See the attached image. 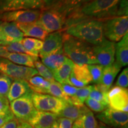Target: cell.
I'll return each mask as SVG.
<instances>
[{"label": "cell", "mask_w": 128, "mask_h": 128, "mask_svg": "<svg viewBox=\"0 0 128 128\" xmlns=\"http://www.w3.org/2000/svg\"><path fill=\"white\" fill-rule=\"evenodd\" d=\"M108 106L112 109L126 112L128 111V91L115 86L108 92Z\"/></svg>", "instance_id": "obj_13"}, {"label": "cell", "mask_w": 128, "mask_h": 128, "mask_svg": "<svg viewBox=\"0 0 128 128\" xmlns=\"http://www.w3.org/2000/svg\"><path fill=\"white\" fill-rule=\"evenodd\" d=\"M122 66L116 62H114L109 66L103 68L101 84L110 89L117 75L121 70Z\"/></svg>", "instance_id": "obj_25"}, {"label": "cell", "mask_w": 128, "mask_h": 128, "mask_svg": "<svg viewBox=\"0 0 128 128\" xmlns=\"http://www.w3.org/2000/svg\"><path fill=\"white\" fill-rule=\"evenodd\" d=\"M10 109V102L7 97H0V113L7 112Z\"/></svg>", "instance_id": "obj_43"}, {"label": "cell", "mask_w": 128, "mask_h": 128, "mask_svg": "<svg viewBox=\"0 0 128 128\" xmlns=\"http://www.w3.org/2000/svg\"><path fill=\"white\" fill-rule=\"evenodd\" d=\"M44 8L42 0H0V12Z\"/></svg>", "instance_id": "obj_12"}, {"label": "cell", "mask_w": 128, "mask_h": 128, "mask_svg": "<svg viewBox=\"0 0 128 128\" xmlns=\"http://www.w3.org/2000/svg\"><path fill=\"white\" fill-rule=\"evenodd\" d=\"M63 52L74 64H98L94 54L93 45L66 33L63 34Z\"/></svg>", "instance_id": "obj_1"}, {"label": "cell", "mask_w": 128, "mask_h": 128, "mask_svg": "<svg viewBox=\"0 0 128 128\" xmlns=\"http://www.w3.org/2000/svg\"><path fill=\"white\" fill-rule=\"evenodd\" d=\"M65 1V0H56L55 2H54V4H53L52 6H51V7H54V6H58V5H60V4H62V2H64Z\"/></svg>", "instance_id": "obj_48"}, {"label": "cell", "mask_w": 128, "mask_h": 128, "mask_svg": "<svg viewBox=\"0 0 128 128\" xmlns=\"http://www.w3.org/2000/svg\"><path fill=\"white\" fill-rule=\"evenodd\" d=\"M58 118V115L55 113L36 110L27 122L34 128H50Z\"/></svg>", "instance_id": "obj_17"}, {"label": "cell", "mask_w": 128, "mask_h": 128, "mask_svg": "<svg viewBox=\"0 0 128 128\" xmlns=\"http://www.w3.org/2000/svg\"><path fill=\"white\" fill-rule=\"evenodd\" d=\"M45 94H48L57 98H61L67 102H70V97L67 96L64 92L61 84L56 81L50 82L49 87L46 89Z\"/></svg>", "instance_id": "obj_29"}, {"label": "cell", "mask_w": 128, "mask_h": 128, "mask_svg": "<svg viewBox=\"0 0 128 128\" xmlns=\"http://www.w3.org/2000/svg\"><path fill=\"white\" fill-rule=\"evenodd\" d=\"M128 0H120L119 6H118V12L116 16L122 17L128 16Z\"/></svg>", "instance_id": "obj_39"}, {"label": "cell", "mask_w": 128, "mask_h": 128, "mask_svg": "<svg viewBox=\"0 0 128 128\" xmlns=\"http://www.w3.org/2000/svg\"><path fill=\"white\" fill-rule=\"evenodd\" d=\"M31 90L28 82L26 80H13L8 92L7 98L10 103L24 95Z\"/></svg>", "instance_id": "obj_19"}, {"label": "cell", "mask_w": 128, "mask_h": 128, "mask_svg": "<svg viewBox=\"0 0 128 128\" xmlns=\"http://www.w3.org/2000/svg\"><path fill=\"white\" fill-rule=\"evenodd\" d=\"M17 128H21V126H20V124H19V122H18V126H17Z\"/></svg>", "instance_id": "obj_52"}, {"label": "cell", "mask_w": 128, "mask_h": 128, "mask_svg": "<svg viewBox=\"0 0 128 128\" xmlns=\"http://www.w3.org/2000/svg\"><path fill=\"white\" fill-rule=\"evenodd\" d=\"M13 119H14V116L10 109L4 113H0V127Z\"/></svg>", "instance_id": "obj_41"}, {"label": "cell", "mask_w": 128, "mask_h": 128, "mask_svg": "<svg viewBox=\"0 0 128 128\" xmlns=\"http://www.w3.org/2000/svg\"><path fill=\"white\" fill-rule=\"evenodd\" d=\"M19 29L26 38H35L44 41L49 33L34 23H17Z\"/></svg>", "instance_id": "obj_18"}, {"label": "cell", "mask_w": 128, "mask_h": 128, "mask_svg": "<svg viewBox=\"0 0 128 128\" xmlns=\"http://www.w3.org/2000/svg\"><path fill=\"white\" fill-rule=\"evenodd\" d=\"M92 86H86L84 87L78 88L75 97L81 102L84 104L86 99L88 98V96L92 91Z\"/></svg>", "instance_id": "obj_37"}, {"label": "cell", "mask_w": 128, "mask_h": 128, "mask_svg": "<svg viewBox=\"0 0 128 128\" xmlns=\"http://www.w3.org/2000/svg\"><path fill=\"white\" fill-rule=\"evenodd\" d=\"M56 121L58 124V128H72L74 122L72 120L65 118H58Z\"/></svg>", "instance_id": "obj_40"}, {"label": "cell", "mask_w": 128, "mask_h": 128, "mask_svg": "<svg viewBox=\"0 0 128 128\" xmlns=\"http://www.w3.org/2000/svg\"><path fill=\"white\" fill-rule=\"evenodd\" d=\"M32 90L24 95L10 103V108L14 118L20 122H28L36 111L33 102Z\"/></svg>", "instance_id": "obj_6"}, {"label": "cell", "mask_w": 128, "mask_h": 128, "mask_svg": "<svg viewBox=\"0 0 128 128\" xmlns=\"http://www.w3.org/2000/svg\"><path fill=\"white\" fill-rule=\"evenodd\" d=\"M92 0H65L64 2L52 8L61 12L66 17V19L73 13L83 6L90 2Z\"/></svg>", "instance_id": "obj_21"}, {"label": "cell", "mask_w": 128, "mask_h": 128, "mask_svg": "<svg viewBox=\"0 0 128 128\" xmlns=\"http://www.w3.org/2000/svg\"><path fill=\"white\" fill-rule=\"evenodd\" d=\"M65 33L82 40L93 46L105 40L103 32V20L86 19L72 23L68 27Z\"/></svg>", "instance_id": "obj_2"}, {"label": "cell", "mask_w": 128, "mask_h": 128, "mask_svg": "<svg viewBox=\"0 0 128 128\" xmlns=\"http://www.w3.org/2000/svg\"><path fill=\"white\" fill-rule=\"evenodd\" d=\"M18 125V121L16 119H13L12 120L8 122L7 123L3 124L0 128H17Z\"/></svg>", "instance_id": "obj_44"}, {"label": "cell", "mask_w": 128, "mask_h": 128, "mask_svg": "<svg viewBox=\"0 0 128 128\" xmlns=\"http://www.w3.org/2000/svg\"><path fill=\"white\" fill-rule=\"evenodd\" d=\"M61 85L64 92H65V94H66L67 96L71 97H72L74 96H75V94H76V91H77L78 90V88L70 84H62Z\"/></svg>", "instance_id": "obj_42"}, {"label": "cell", "mask_w": 128, "mask_h": 128, "mask_svg": "<svg viewBox=\"0 0 128 128\" xmlns=\"http://www.w3.org/2000/svg\"><path fill=\"white\" fill-rule=\"evenodd\" d=\"M128 17H116L103 20V32L105 38L113 42H118L127 34Z\"/></svg>", "instance_id": "obj_5"}, {"label": "cell", "mask_w": 128, "mask_h": 128, "mask_svg": "<svg viewBox=\"0 0 128 128\" xmlns=\"http://www.w3.org/2000/svg\"><path fill=\"white\" fill-rule=\"evenodd\" d=\"M74 65V63L69 58H67L61 66L52 71L55 81L61 84L71 85L70 82V76Z\"/></svg>", "instance_id": "obj_20"}, {"label": "cell", "mask_w": 128, "mask_h": 128, "mask_svg": "<svg viewBox=\"0 0 128 128\" xmlns=\"http://www.w3.org/2000/svg\"><path fill=\"white\" fill-rule=\"evenodd\" d=\"M4 58L7 59L11 62L17 64L30 68H35L34 62L39 60L38 57L33 56L25 54L8 52Z\"/></svg>", "instance_id": "obj_24"}, {"label": "cell", "mask_w": 128, "mask_h": 128, "mask_svg": "<svg viewBox=\"0 0 128 128\" xmlns=\"http://www.w3.org/2000/svg\"><path fill=\"white\" fill-rule=\"evenodd\" d=\"M84 103L86 104V106H87L90 110L97 112V113L102 112L109 107L108 106H106L103 104L100 103V102H97V101L92 100V99L90 98H87L86 99Z\"/></svg>", "instance_id": "obj_35"}, {"label": "cell", "mask_w": 128, "mask_h": 128, "mask_svg": "<svg viewBox=\"0 0 128 128\" xmlns=\"http://www.w3.org/2000/svg\"><path fill=\"white\" fill-rule=\"evenodd\" d=\"M13 79L6 75L0 76V97H7Z\"/></svg>", "instance_id": "obj_34"}, {"label": "cell", "mask_w": 128, "mask_h": 128, "mask_svg": "<svg viewBox=\"0 0 128 128\" xmlns=\"http://www.w3.org/2000/svg\"><path fill=\"white\" fill-rule=\"evenodd\" d=\"M116 61L122 67L128 64V33L116 44Z\"/></svg>", "instance_id": "obj_23"}, {"label": "cell", "mask_w": 128, "mask_h": 128, "mask_svg": "<svg viewBox=\"0 0 128 128\" xmlns=\"http://www.w3.org/2000/svg\"><path fill=\"white\" fill-rule=\"evenodd\" d=\"M74 124L79 128H98V124L92 110L85 106L82 114Z\"/></svg>", "instance_id": "obj_22"}, {"label": "cell", "mask_w": 128, "mask_h": 128, "mask_svg": "<svg viewBox=\"0 0 128 128\" xmlns=\"http://www.w3.org/2000/svg\"><path fill=\"white\" fill-rule=\"evenodd\" d=\"M8 52L4 46L0 45V58H4Z\"/></svg>", "instance_id": "obj_46"}, {"label": "cell", "mask_w": 128, "mask_h": 128, "mask_svg": "<svg viewBox=\"0 0 128 128\" xmlns=\"http://www.w3.org/2000/svg\"><path fill=\"white\" fill-rule=\"evenodd\" d=\"M68 58L63 52L56 53L41 58L42 63L48 67L51 71H54L63 64Z\"/></svg>", "instance_id": "obj_26"}, {"label": "cell", "mask_w": 128, "mask_h": 128, "mask_svg": "<svg viewBox=\"0 0 128 128\" xmlns=\"http://www.w3.org/2000/svg\"><path fill=\"white\" fill-rule=\"evenodd\" d=\"M7 52L10 53H17V54H25L30 55V54L21 44L20 42L11 43L4 46Z\"/></svg>", "instance_id": "obj_36"}, {"label": "cell", "mask_w": 128, "mask_h": 128, "mask_svg": "<svg viewBox=\"0 0 128 128\" xmlns=\"http://www.w3.org/2000/svg\"><path fill=\"white\" fill-rule=\"evenodd\" d=\"M116 86L127 88L128 87V68H126L120 74L116 82Z\"/></svg>", "instance_id": "obj_38"}, {"label": "cell", "mask_w": 128, "mask_h": 128, "mask_svg": "<svg viewBox=\"0 0 128 128\" xmlns=\"http://www.w3.org/2000/svg\"><path fill=\"white\" fill-rule=\"evenodd\" d=\"M88 98H92L100 103L103 104L106 106H108V92H105L101 91L97 87L96 84L92 85V88L91 91Z\"/></svg>", "instance_id": "obj_30"}, {"label": "cell", "mask_w": 128, "mask_h": 128, "mask_svg": "<svg viewBox=\"0 0 128 128\" xmlns=\"http://www.w3.org/2000/svg\"><path fill=\"white\" fill-rule=\"evenodd\" d=\"M88 68L92 76V82L95 84H101L104 66L98 64H93L88 65Z\"/></svg>", "instance_id": "obj_31"}, {"label": "cell", "mask_w": 128, "mask_h": 128, "mask_svg": "<svg viewBox=\"0 0 128 128\" xmlns=\"http://www.w3.org/2000/svg\"><path fill=\"white\" fill-rule=\"evenodd\" d=\"M18 122L22 128H34L33 127H32V126L30 125L28 122Z\"/></svg>", "instance_id": "obj_47"}, {"label": "cell", "mask_w": 128, "mask_h": 128, "mask_svg": "<svg viewBox=\"0 0 128 128\" xmlns=\"http://www.w3.org/2000/svg\"><path fill=\"white\" fill-rule=\"evenodd\" d=\"M0 76H1V73H0Z\"/></svg>", "instance_id": "obj_53"}, {"label": "cell", "mask_w": 128, "mask_h": 128, "mask_svg": "<svg viewBox=\"0 0 128 128\" xmlns=\"http://www.w3.org/2000/svg\"><path fill=\"white\" fill-rule=\"evenodd\" d=\"M93 51L98 65L109 66L115 61L116 44L106 39L98 45L93 46Z\"/></svg>", "instance_id": "obj_11"}, {"label": "cell", "mask_w": 128, "mask_h": 128, "mask_svg": "<svg viewBox=\"0 0 128 128\" xmlns=\"http://www.w3.org/2000/svg\"><path fill=\"white\" fill-rule=\"evenodd\" d=\"M55 1L56 0H42L44 6V8H48L50 7L54 4Z\"/></svg>", "instance_id": "obj_45"}, {"label": "cell", "mask_w": 128, "mask_h": 128, "mask_svg": "<svg viewBox=\"0 0 128 128\" xmlns=\"http://www.w3.org/2000/svg\"><path fill=\"white\" fill-rule=\"evenodd\" d=\"M120 0H92L75 11L68 18L86 17L87 19L106 20L116 17Z\"/></svg>", "instance_id": "obj_3"}, {"label": "cell", "mask_w": 128, "mask_h": 128, "mask_svg": "<svg viewBox=\"0 0 128 128\" xmlns=\"http://www.w3.org/2000/svg\"><path fill=\"white\" fill-rule=\"evenodd\" d=\"M24 38L17 23L0 21V45L6 46L11 43L20 42Z\"/></svg>", "instance_id": "obj_14"}, {"label": "cell", "mask_w": 128, "mask_h": 128, "mask_svg": "<svg viewBox=\"0 0 128 128\" xmlns=\"http://www.w3.org/2000/svg\"><path fill=\"white\" fill-rule=\"evenodd\" d=\"M20 43L30 55L36 57L39 56V52L44 44V41L32 38H23Z\"/></svg>", "instance_id": "obj_27"}, {"label": "cell", "mask_w": 128, "mask_h": 128, "mask_svg": "<svg viewBox=\"0 0 128 128\" xmlns=\"http://www.w3.org/2000/svg\"><path fill=\"white\" fill-rule=\"evenodd\" d=\"M41 10H24L0 12V21L16 23H34L39 18Z\"/></svg>", "instance_id": "obj_10"}, {"label": "cell", "mask_w": 128, "mask_h": 128, "mask_svg": "<svg viewBox=\"0 0 128 128\" xmlns=\"http://www.w3.org/2000/svg\"><path fill=\"white\" fill-rule=\"evenodd\" d=\"M28 82L30 87L43 89H47L50 84V81H48L41 76H35L30 78Z\"/></svg>", "instance_id": "obj_33"}, {"label": "cell", "mask_w": 128, "mask_h": 128, "mask_svg": "<svg viewBox=\"0 0 128 128\" xmlns=\"http://www.w3.org/2000/svg\"><path fill=\"white\" fill-rule=\"evenodd\" d=\"M70 82L71 86L76 88L84 87L92 83L88 65L74 64L70 76Z\"/></svg>", "instance_id": "obj_16"}, {"label": "cell", "mask_w": 128, "mask_h": 128, "mask_svg": "<svg viewBox=\"0 0 128 128\" xmlns=\"http://www.w3.org/2000/svg\"><path fill=\"white\" fill-rule=\"evenodd\" d=\"M102 124L113 128H128V114L126 112L118 111L108 107L96 115Z\"/></svg>", "instance_id": "obj_9"}, {"label": "cell", "mask_w": 128, "mask_h": 128, "mask_svg": "<svg viewBox=\"0 0 128 128\" xmlns=\"http://www.w3.org/2000/svg\"><path fill=\"white\" fill-rule=\"evenodd\" d=\"M72 128H79L78 127V126H76V125H74V124H73V126H72Z\"/></svg>", "instance_id": "obj_51"}, {"label": "cell", "mask_w": 128, "mask_h": 128, "mask_svg": "<svg viewBox=\"0 0 128 128\" xmlns=\"http://www.w3.org/2000/svg\"><path fill=\"white\" fill-rule=\"evenodd\" d=\"M66 23V17L52 8L42 10L39 18L35 22L48 33L60 31Z\"/></svg>", "instance_id": "obj_4"}, {"label": "cell", "mask_w": 128, "mask_h": 128, "mask_svg": "<svg viewBox=\"0 0 128 128\" xmlns=\"http://www.w3.org/2000/svg\"><path fill=\"white\" fill-rule=\"evenodd\" d=\"M98 128H112L109 127V126L105 125V124H102V123H101V124L98 125Z\"/></svg>", "instance_id": "obj_50"}, {"label": "cell", "mask_w": 128, "mask_h": 128, "mask_svg": "<svg viewBox=\"0 0 128 128\" xmlns=\"http://www.w3.org/2000/svg\"><path fill=\"white\" fill-rule=\"evenodd\" d=\"M34 66L38 72V74L40 75L42 77L50 82H53L55 81L52 71L42 63V62H40L39 60L35 61Z\"/></svg>", "instance_id": "obj_32"}, {"label": "cell", "mask_w": 128, "mask_h": 128, "mask_svg": "<svg viewBox=\"0 0 128 128\" xmlns=\"http://www.w3.org/2000/svg\"><path fill=\"white\" fill-rule=\"evenodd\" d=\"M0 71L13 80H24L27 81L38 74L36 68L17 65L4 58H0Z\"/></svg>", "instance_id": "obj_7"}, {"label": "cell", "mask_w": 128, "mask_h": 128, "mask_svg": "<svg viewBox=\"0 0 128 128\" xmlns=\"http://www.w3.org/2000/svg\"><path fill=\"white\" fill-rule=\"evenodd\" d=\"M85 105L82 107H77L66 102L64 108L58 114V118H65L75 121L82 114Z\"/></svg>", "instance_id": "obj_28"}, {"label": "cell", "mask_w": 128, "mask_h": 128, "mask_svg": "<svg viewBox=\"0 0 128 128\" xmlns=\"http://www.w3.org/2000/svg\"><path fill=\"white\" fill-rule=\"evenodd\" d=\"M32 102L35 108L39 111L50 112L58 114L66 104V102L49 94L37 93L32 95Z\"/></svg>", "instance_id": "obj_8"}, {"label": "cell", "mask_w": 128, "mask_h": 128, "mask_svg": "<svg viewBox=\"0 0 128 128\" xmlns=\"http://www.w3.org/2000/svg\"><path fill=\"white\" fill-rule=\"evenodd\" d=\"M50 128H58V124L56 120H55L54 123H53V124H52V126H50Z\"/></svg>", "instance_id": "obj_49"}, {"label": "cell", "mask_w": 128, "mask_h": 128, "mask_svg": "<svg viewBox=\"0 0 128 128\" xmlns=\"http://www.w3.org/2000/svg\"><path fill=\"white\" fill-rule=\"evenodd\" d=\"M63 50V33L60 31L48 34L44 40V44L40 50V58Z\"/></svg>", "instance_id": "obj_15"}]
</instances>
